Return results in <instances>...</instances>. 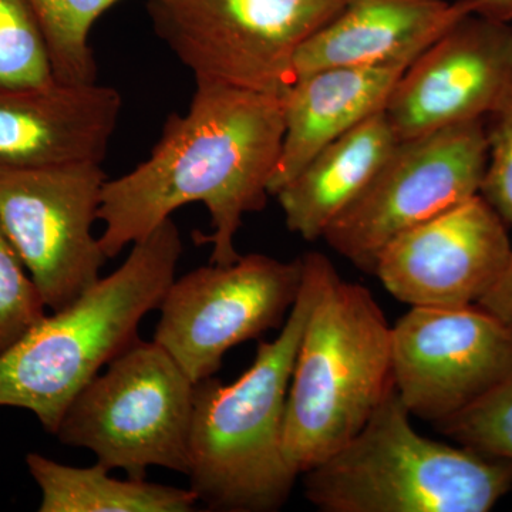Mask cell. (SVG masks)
<instances>
[{"label":"cell","mask_w":512,"mask_h":512,"mask_svg":"<svg viewBox=\"0 0 512 512\" xmlns=\"http://www.w3.org/2000/svg\"><path fill=\"white\" fill-rule=\"evenodd\" d=\"M284 136L282 96L197 83L187 113L168 117L150 157L104 183V255L116 258L175 211L200 202L211 217V264L237 261L235 237L245 215L264 210Z\"/></svg>","instance_id":"obj_1"},{"label":"cell","mask_w":512,"mask_h":512,"mask_svg":"<svg viewBox=\"0 0 512 512\" xmlns=\"http://www.w3.org/2000/svg\"><path fill=\"white\" fill-rule=\"evenodd\" d=\"M323 259L302 256V288L284 328L259 343L244 375L231 384L214 377L195 383L187 476L198 503L211 510L278 511L292 493L299 476L285 456L286 400Z\"/></svg>","instance_id":"obj_2"},{"label":"cell","mask_w":512,"mask_h":512,"mask_svg":"<svg viewBox=\"0 0 512 512\" xmlns=\"http://www.w3.org/2000/svg\"><path fill=\"white\" fill-rule=\"evenodd\" d=\"M167 220L133 244L124 264L46 318L0 355V407L32 412L47 433L94 377L138 338L141 320L160 308L183 255Z\"/></svg>","instance_id":"obj_3"},{"label":"cell","mask_w":512,"mask_h":512,"mask_svg":"<svg viewBox=\"0 0 512 512\" xmlns=\"http://www.w3.org/2000/svg\"><path fill=\"white\" fill-rule=\"evenodd\" d=\"M393 384L392 326L369 289L340 278L325 256L286 400L292 470L302 476L345 446Z\"/></svg>","instance_id":"obj_4"},{"label":"cell","mask_w":512,"mask_h":512,"mask_svg":"<svg viewBox=\"0 0 512 512\" xmlns=\"http://www.w3.org/2000/svg\"><path fill=\"white\" fill-rule=\"evenodd\" d=\"M394 384L359 433L302 474L325 512H487L512 487V467L421 436Z\"/></svg>","instance_id":"obj_5"},{"label":"cell","mask_w":512,"mask_h":512,"mask_svg":"<svg viewBox=\"0 0 512 512\" xmlns=\"http://www.w3.org/2000/svg\"><path fill=\"white\" fill-rule=\"evenodd\" d=\"M194 389L163 346L137 338L77 394L55 436L134 480L150 467L187 474Z\"/></svg>","instance_id":"obj_6"},{"label":"cell","mask_w":512,"mask_h":512,"mask_svg":"<svg viewBox=\"0 0 512 512\" xmlns=\"http://www.w3.org/2000/svg\"><path fill=\"white\" fill-rule=\"evenodd\" d=\"M346 0H148L154 29L194 74L282 96L303 45Z\"/></svg>","instance_id":"obj_7"},{"label":"cell","mask_w":512,"mask_h":512,"mask_svg":"<svg viewBox=\"0 0 512 512\" xmlns=\"http://www.w3.org/2000/svg\"><path fill=\"white\" fill-rule=\"evenodd\" d=\"M487 161L485 120L397 141L372 183L323 239L373 274L380 252L394 238L480 194Z\"/></svg>","instance_id":"obj_8"},{"label":"cell","mask_w":512,"mask_h":512,"mask_svg":"<svg viewBox=\"0 0 512 512\" xmlns=\"http://www.w3.org/2000/svg\"><path fill=\"white\" fill-rule=\"evenodd\" d=\"M302 281V258L249 254L201 266L165 292L153 340L201 382L220 370L228 350L285 322Z\"/></svg>","instance_id":"obj_9"},{"label":"cell","mask_w":512,"mask_h":512,"mask_svg":"<svg viewBox=\"0 0 512 512\" xmlns=\"http://www.w3.org/2000/svg\"><path fill=\"white\" fill-rule=\"evenodd\" d=\"M101 164L0 170V227L49 311L66 308L100 279L107 256L94 237Z\"/></svg>","instance_id":"obj_10"},{"label":"cell","mask_w":512,"mask_h":512,"mask_svg":"<svg viewBox=\"0 0 512 512\" xmlns=\"http://www.w3.org/2000/svg\"><path fill=\"white\" fill-rule=\"evenodd\" d=\"M397 393L412 416H456L512 372V326L478 305L412 308L392 326Z\"/></svg>","instance_id":"obj_11"},{"label":"cell","mask_w":512,"mask_h":512,"mask_svg":"<svg viewBox=\"0 0 512 512\" xmlns=\"http://www.w3.org/2000/svg\"><path fill=\"white\" fill-rule=\"evenodd\" d=\"M511 252L507 224L477 194L394 238L373 274L412 308H463L494 288Z\"/></svg>","instance_id":"obj_12"},{"label":"cell","mask_w":512,"mask_h":512,"mask_svg":"<svg viewBox=\"0 0 512 512\" xmlns=\"http://www.w3.org/2000/svg\"><path fill=\"white\" fill-rule=\"evenodd\" d=\"M511 79V23L470 13L407 67L384 114L399 141L485 120Z\"/></svg>","instance_id":"obj_13"},{"label":"cell","mask_w":512,"mask_h":512,"mask_svg":"<svg viewBox=\"0 0 512 512\" xmlns=\"http://www.w3.org/2000/svg\"><path fill=\"white\" fill-rule=\"evenodd\" d=\"M120 111L119 92L97 82L0 86V170L101 164Z\"/></svg>","instance_id":"obj_14"},{"label":"cell","mask_w":512,"mask_h":512,"mask_svg":"<svg viewBox=\"0 0 512 512\" xmlns=\"http://www.w3.org/2000/svg\"><path fill=\"white\" fill-rule=\"evenodd\" d=\"M416 57L369 66L328 67L296 77L282 94L285 136L271 195L301 173L320 150L384 110Z\"/></svg>","instance_id":"obj_15"},{"label":"cell","mask_w":512,"mask_h":512,"mask_svg":"<svg viewBox=\"0 0 512 512\" xmlns=\"http://www.w3.org/2000/svg\"><path fill=\"white\" fill-rule=\"evenodd\" d=\"M470 13L473 8L467 0H346L299 50L293 80L328 67L369 66L419 56Z\"/></svg>","instance_id":"obj_16"},{"label":"cell","mask_w":512,"mask_h":512,"mask_svg":"<svg viewBox=\"0 0 512 512\" xmlns=\"http://www.w3.org/2000/svg\"><path fill=\"white\" fill-rule=\"evenodd\" d=\"M397 141L382 110L320 150L274 195L289 231L306 241L323 238L372 183Z\"/></svg>","instance_id":"obj_17"},{"label":"cell","mask_w":512,"mask_h":512,"mask_svg":"<svg viewBox=\"0 0 512 512\" xmlns=\"http://www.w3.org/2000/svg\"><path fill=\"white\" fill-rule=\"evenodd\" d=\"M30 476L39 487L40 512H190L198 504L190 488L146 480H117L110 470L72 467L39 453L26 456Z\"/></svg>","instance_id":"obj_18"},{"label":"cell","mask_w":512,"mask_h":512,"mask_svg":"<svg viewBox=\"0 0 512 512\" xmlns=\"http://www.w3.org/2000/svg\"><path fill=\"white\" fill-rule=\"evenodd\" d=\"M49 50L53 76L63 83L96 82L90 33L121 0H28Z\"/></svg>","instance_id":"obj_19"},{"label":"cell","mask_w":512,"mask_h":512,"mask_svg":"<svg viewBox=\"0 0 512 512\" xmlns=\"http://www.w3.org/2000/svg\"><path fill=\"white\" fill-rule=\"evenodd\" d=\"M56 80L49 50L28 0H0V86Z\"/></svg>","instance_id":"obj_20"},{"label":"cell","mask_w":512,"mask_h":512,"mask_svg":"<svg viewBox=\"0 0 512 512\" xmlns=\"http://www.w3.org/2000/svg\"><path fill=\"white\" fill-rule=\"evenodd\" d=\"M436 427L460 446L512 467V372L490 393Z\"/></svg>","instance_id":"obj_21"},{"label":"cell","mask_w":512,"mask_h":512,"mask_svg":"<svg viewBox=\"0 0 512 512\" xmlns=\"http://www.w3.org/2000/svg\"><path fill=\"white\" fill-rule=\"evenodd\" d=\"M42 293L0 227V355L46 318Z\"/></svg>","instance_id":"obj_22"},{"label":"cell","mask_w":512,"mask_h":512,"mask_svg":"<svg viewBox=\"0 0 512 512\" xmlns=\"http://www.w3.org/2000/svg\"><path fill=\"white\" fill-rule=\"evenodd\" d=\"M488 161L480 194L512 227V79L485 117Z\"/></svg>","instance_id":"obj_23"},{"label":"cell","mask_w":512,"mask_h":512,"mask_svg":"<svg viewBox=\"0 0 512 512\" xmlns=\"http://www.w3.org/2000/svg\"><path fill=\"white\" fill-rule=\"evenodd\" d=\"M477 305L512 326V252L503 275Z\"/></svg>","instance_id":"obj_24"},{"label":"cell","mask_w":512,"mask_h":512,"mask_svg":"<svg viewBox=\"0 0 512 512\" xmlns=\"http://www.w3.org/2000/svg\"><path fill=\"white\" fill-rule=\"evenodd\" d=\"M473 8L474 15L497 20V22H512V0H467Z\"/></svg>","instance_id":"obj_25"}]
</instances>
